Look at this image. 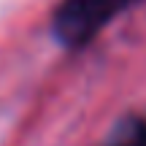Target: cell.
<instances>
[{"mask_svg": "<svg viewBox=\"0 0 146 146\" xmlns=\"http://www.w3.org/2000/svg\"><path fill=\"white\" fill-rule=\"evenodd\" d=\"M100 146H146V119L141 116L122 119Z\"/></svg>", "mask_w": 146, "mask_h": 146, "instance_id": "cell-2", "label": "cell"}, {"mask_svg": "<svg viewBox=\"0 0 146 146\" xmlns=\"http://www.w3.org/2000/svg\"><path fill=\"white\" fill-rule=\"evenodd\" d=\"M135 0H62L54 11V35L68 49L89 43L122 8Z\"/></svg>", "mask_w": 146, "mask_h": 146, "instance_id": "cell-1", "label": "cell"}]
</instances>
